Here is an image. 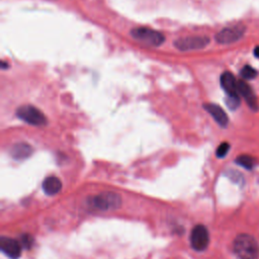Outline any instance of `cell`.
<instances>
[{
  "instance_id": "cell-1",
  "label": "cell",
  "mask_w": 259,
  "mask_h": 259,
  "mask_svg": "<svg viewBox=\"0 0 259 259\" xmlns=\"http://www.w3.org/2000/svg\"><path fill=\"white\" fill-rule=\"evenodd\" d=\"M233 249L240 259H257L259 255V245L257 241L248 234H241L236 237Z\"/></svg>"
},
{
  "instance_id": "cell-2",
  "label": "cell",
  "mask_w": 259,
  "mask_h": 259,
  "mask_svg": "<svg viewBox=\"0 0 259 259\" xmlns=\"http://www.w3.org/2000/svg\"><path fill=\"white\" fill-rule=\"evenodd\" d=\"M17 116L29 124L43 126L48 123L46 115L34 105H23L17 109Z\"/></svg>"
},
{
  "instance_id": "cell-3",
  "label": "cell",
  "mask_w": 259,
  "mask_h": 259,
  "mask_svg": "<svg viewBox=\"0 0 259 259\" xmlns=\"http://www.w3.org/2000/svg\"><path fill=\"white\" fill-rule=\"evenodd\" d=\"M131 36L135 40L153 47H159L165 42L163 34L148 28H136L131 32Z\"/></svg>"
},
{
  "instance_id": "cell-4",
  "label": "cell",
  "mask_w": 259,
  "mask_h": 259,
  "mask_svg": "<svg viewBox=\"0 0 259 259\" xmlns=\"http://www.w3.org/2000/svg\"><path fill=\"white\" fill-rule=\"evenodd\" d=\"M121 204L120 198L116 193L105 192L98 194L91 200V205L99 211H109L117 209Z\"/></svg>"
},
{
  "instance_id": "cell-5",
  "label": "cell",
  "mask_w": 259,
  "mask_h": 259,
  "mask_svg": "<svg viewBox=\"0 0 259 259\" xmlns=\"http://www.w3.org/2000/svg\"><path fill=\"white\" fill-rule=\"evenodd\" d=\"M210 243V234L204 225H197L193 227L190 233V245L197 251H204L208 248Z\"/></svg>"
},
{
  "instance_id": "cell-6",
  "label": "cell",
  "mask_w": 259,
  "mask_h": 259,
  "mask_svg": "<svg viewBox=\"0 0 259 259\" xmlns=\"http://www.w3.org/2000/svg\"><path fill=\"white\" fill-rule=\"evenodd\" d=\"M245 31V26L241 24L230 28H225L216 35V41L222 45L233 44L243 37Z\"/></svg>"
},
{
  "instance_id": "cell-7",
  "label": "cell",
  "mask_w": 259,
  "mask_h": 259,
  "mask_svg": "<svg viewBox=\"0 0 259 259\" xmlns=\"http://www.w3.org/2000/svg\"><path fill=\"white\" fill-rule=\"evenodd\" d=\"M209 43L210 39L207 37H186L176 40L174 46L179 51H191L203 49L207 47Z\"/></svg>"
},
{
  "instance_id": "cell-8",
  "label": "cell",
  "mask_w": 259,
  "mask_h": 259,
  "mask_svg": "<svg viewBox=\"0 0 259 259\" xmlns=\"http://www.w3.org/2000/svg\"><path fill=\"white\" fill-rule=\"evenodd\" d=\"M22 244L17 240L3 236L0 239V248L3 252L12 259H18L22 254Z\"/></svg>"
},
{
  "instance_id": "cell-9",
  "label": "cell",
  "mask_w": 259,
  "mask_h": 259,
  "mask_svg": "<svg viewBox=\"0 0 259 259\" xmlns=\"http://www.w3.org/2000/svg\"><path fill=\"white\" fill-rule=\"evenodd\" d=\"M238 92L246 100L248 105L253 109H258V101L252 87L245 80H238Z\"/></svg>"
},
{
  "instance_id": "cell-10",
  "label": "cell",
  "mask_w": 259,
  "mask_h": 259,
  "mask_svg": "<svg viewBox=\"0 0 259 259\" xmlns=\"http://www.w3.org/2000/svg\"><path fill=\"white\" fill-rule=\"evenodd\" d=\"M204 107L221 126H224V127L227 126L229 122V118L227 113L221 106L215 103H207V104H204Z\"/></svg>"
},
{
  "instance_id": "cell-11",
  "label": "cell",
  "mask_w": 259,
  "mask_h": 259,
  "mask_svg": "<svg viewBox=\"0 0 259 259\" xmlns=\"http://www.w3.org/2000/svg\"><path fill=\"white\" fill-rule=\"evenodd\" d=\"M221 86L227 95H239L238 80L230 72H225L221 75Z\"/></svg>"
},
{
  "instance_id": "cell-12",
  "label": "cell",
  "mask_w": 259,
  "mask_h": 259,
  "mask_svg": "<svg viewBox=\"0 0 259 259\" xmlns=\"http://www.w3.org/2000/svg\"><path fill=\"white\" fill-rule=\"evenodd\" d=\"M62 189V181L56 176H49L43 181V190L48 196H55Z\"/></svg>"
},
{
  "instance_id": "cell-13",
  "label": "cell",
  "mask_w": 259,
  "mask_h": 259,
  "mask_svg": "<svg viewBox=\"0 0 259 259\" xmlns=\"http://www.w3.org/2000/svg\"><path fill=\"white\" fill-rule=\"evenodd\" d=\"M32 152H33L32 147L27 143L16 144L12 148V151H11L13 157L18 160H22V159H26V158L30 157Z\"/></svg>"
},
{
  "instance_id": "cell-14",
  "label": "cell",
  "mask_w": 259,
  "mask_h": 259,
  "mask_svg": "<svg viewBox=\"0 0 259 259\" xmlns=\"http://www.w3.org/2000/svg\"><path fill=\"white\" fill-rule=\"evenodd\" d=\"M236 163L239 164L240 166L244 167L245 169L251 170L254 168V166L256 164V160L252 156H249V155H240L239 157H237Z\"/></svg>"
},
{
  "instance_id": "cell-15",
  "label": "cell",
  "mask_w": 259,
  "mask_h": 259,
  "mask_svg": "<svg viewBox=\"0 0 259 259\" xmlns=\"http://www.w3.org/2000/svg\"><path fill=\"white\" fill-rule=\"evenodd\" d=\"M241 77L244 79V80H252L254 79L258 72L251 66H249V65H246V66H244L242 69H241Z\"/></svg>"
},
{
  "instance_id": "cell-16",
  "label": "cell",
  "mask_w": 259,
  "mask_h": 259,
  "mask_svg": "<svg viewBox=\"0 0 259 259\" xmlns=\"http://www.w3.org/2000/svg\"><path fill=\"white\" fill-rule=\"evenodd\" d=\"M226 104L232 110H235L236 108H238V106L240 105L239 95H227Z\"/></svg>"
},
{
  "instance_id": "cell-17",
  "label": "cell",
  "mask_w": 259,
  "mask_h": 259,
  "mask_svg": "<svg viewBox=\"0 0 259 259\" xmlns=\"http://www.w3.org/2000/svg\"><path fill=\"white\" fill-rule=\"evenodd\" d=\"M229 150H230V144L227 143V142H224V143H222V144L218 147L216 154H217V156H218L219 158H223V157H225V156L228 154Z\"/></svg>"
},
{
  "instance_id": "cell-18",
  "label": "cell",
  "mask_w": 259,
  "mask_h": 259,
  "mask_svg": "<svg viewBox=\"0 0 259 259\" xmlns=\"http://www.w3.org/2000/svg\"><path fill=\"white\" fill-rule=\"evenodd\" d=\"M34 243V238L32 236H30L29 234H26L22 237V246L29 249L33 246Z\"/></svg>"
},
{
  "instance_id": "cell-19",
  "label": "cell",
  "mask_w": 259,
  "mask_h": 259,
  "mask_svg": "<svg viewBox=\"0 0 259 259\" xmlns=\"http://www.w3.org/2000/svg\"><path fill=\"white\" fill-rule=\"evenodd\" d=\"M254 56L257 57V58H259V46L254 49Z\"/></svg>"
}]
</instances>
